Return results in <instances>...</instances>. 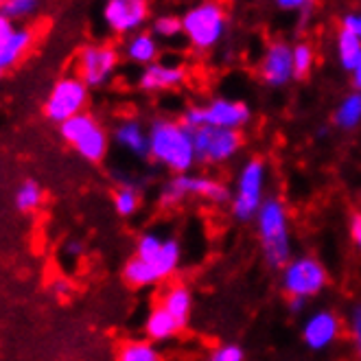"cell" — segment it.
<instances>
[{
	"label": "cell",
	"instance_id": "cell-32",
	"mask_svg": "<svg viewBox=\"0 0 361 361\" xmlns=\"http://www.w3.org/2000/svg\"><path fill=\"white\" fill-rule=\"evenodd\" d=\"M348 326H350V335H353V342L357 346V353L361 357V305H357L348 317Z\"/></svg>",
	"mask_w": 361,
	"mask_h": 361
},
{
	"label": "cell",
	"instance_id": "cell-2",
	"mask_svg": "<svg viewBox=\"0 0 361 361\" xmlns=\"http://www.w3.org/2000/svg\"><path fill=\"white\" fill-rule=\"evenodd\" d=\"M257 232L263 259L271 269H283L291 261L289 212L283 200L267 197L257 215Z\"/></svg>",
	"mask_w": 361,
	"mask_h": 361
},
{
	"label": "cell",
	"instance_id": "cell-22",
	"mask_svg": "<svg viewBox=\"0 0 361 361\" xmlns=\"http://www.w3.org/2000/svg\"><path fill=\"white\" fill-rule=\"evenodd\" d=\"M147 263L156 269L160 281L169 279V276H173L176 269L180 267V263H182V245H180V241L173 239V237H164V243H162L160 252Z\"/></svg>",
	"mask_w": 361,
	"mask_h": 361
},
{
	"label": "cell",
	"instance_id": "cell-31",
	"mask_svg": "<svg viewBox=\"0 0 361 361\" xmlns=\"http://www.w3.org/2000/svg\"><path fill=\"white\" fill-rule=\"evenodd\" d=\"M206 361H245V353L239 344H219L208 353Z\"/></svg>",
	"mask_w": 361,
	"mask_h": 361
},
{
	"label": "cell",
	"instance_id": "cell-26",
	"mask_svg": "<svg viewBox=\"0 0 361 361\" xmlns=\"http://www.w3.org/2000/svg\"><path fill=\"white\" fill-rule=\"evenodd\" d=\"M114 210L121 217H132L140 208V188L134 182H121L112 195Z\"/></svg>",
	"mask_w": 361,
	"mask_h": 361
},
{
	"label": "cell",
	"instance_id": "cell-17",
	"mask_svg": "<svg viewBox=\"0 0 361 361\" xmlns=\"http://www.w3.org/2000/svg\"><path fill=\"white\" fill-rule=\"evenodd\" d=\"M112 136H114V142L127 154L142 158V160L149 158V130H147L136 116H127L118 121Z\"/></svg>",
	"mask_w": 361,
	"mask_h": 361
},
{
	"label": "cell",
	"instance_id": "cell-3",
	"mask_svg": "<svg viewBox=\"0 0 361 361\" xmlns=\"http://www.w3.org/2000/svg\"><path fill=\"white\" fill-rule=\"evenodd\" d=\"M228 11L219 3H200L182 13V33L190 51L210 53L228 35Z\"/></svg>",
	"mask_w": 361,
	"mask_h": 361
},
{
	"label": "cell",
	"instance_id": "cell-21",
	"mask_svg": "<svg viewBox=\"0 0 361 361\" xmlns=\"http://www.w3.org/2000/svg\"><path fill=\"white\" fill-rule=\"evenodd\" d=\"M335 57L346 73H353L361 61V39L355 33L339 27L335 33Z\"/></svg>",
	"mask_w": 361,
	"mask_h": 361
},
{
	"label": "cell",
	"instance_id": "cell-25",
	"mask_svg": "<svg viewBox=\"0 0 361 361\" xmlns=\"http://www.w3.org/2000/svg\"><path fill=\"white\" fill-rule=\"evenodd\" d=\"M123 281L130 287H152V285L160 283L156 269L147 261L138 259L136 254L125 263V267H123Z\"/></svg>",
	"mask_w": 361,
	"mask_h": 361
},
{
	"label": "cell",
	"instance_id": "cell-12",
	"mask_svg": "<svg viewBox=\"0 0 361 361\" xmlns=\"http://www.w3.org/2000/svg\"><path fill=\"white\" fill-rule=\"evenodd\" d=\"M152 9L145 0H108L103 7V23L116 35H134L145 31Z\"/></svg>",
	"mask_w": 361,
	"mask_h": 361
},
{
	"label": "cell",
	"instance_id": "cell-13",
	"mask_svg": "<svg viewBox=\"0 0 361 361\" xmlns=\"http://www.w3.org/2000/svg\"><path fill=\"white\" fill-rule=\"evenodd\" d=\"M257 73L269 88H283L293 77V44L287 39H274L265 47Z\"/></svg>",
	"mask_w": 361,
	"mask_h": 361
},
{
	"label": "cell",
	"instance_id": "cell-15",
	"mask_svg": "<svg viewBox=\"0 0 361 361\" xmlns=\"http://www.w3.org/2000/svg\"><path fill=\"white\" fill-rule=\"evenodd\" d=\"M188 79V73L182 63L173 61H156L152 66H147L138 75V88L142 92H166V90H176L184 86Z\"/></svg>",
	"mask_w": 361,
	"mask_h": 361
},
{
	"label": "cell",
	"instance_id": "cell-39",
	"mask_svg": "<svg viewBox=\"0 0 361 361\" xmlns=\"http://www.w3.org/2000/svg\"><path fill=\"white\" fill-rule=\"evenodd\" d=\"M53 287H55L59 293H68V291H71V283H66V281H57Z\"/></svg>",
	"mask_w": 361,
	"mask_h": 361
},
{
	"label": "cell",
	"instance_id": "cell-9",
	"mask_svg": "<svg viewBox=\"0 0 361 361\" xmlns=\"http://www.w3.org/2000/svg\"><path fill=\"white\" fill-rule=\"evenodd\" d=\"M90 101V88L77 75L59 77L44 101V114L49 121L61 125L86 112Z\"/></svg>",
	"mask_w": 361,
	"mask_h": 361
},
{
	"label": "cell",
	"instance_id": "cell-34",
	"mask_svg": "<svg viewBox=\"0 0 361 361\" xmlns=\"http://www.w3.org/2000/svg\"><path fill=\"white\" fill-rule=\"evenodd\" d=\"M307 7H309V0H276V9L287 11V13H295V16Z\"/></svg>",
	"mask_w": 361,
	"mask_h": 361
},
{
	"label": "cell",
	"instance_id": "cell-16",
	"mask_svg": "<svg viewBox=\"0 0 361 361\" xmlns=\"http://www.w3.org/2000/svg\"><path fill=\"white\" fill-rule=\"evenodd\" d=\"M33 44V31L27 27H18L9 18L0 13V63L3 68H11L20 61Z\"/></svg>",
	"mask_w": 361,
	"mask_h": 361
},
{
	"label": "cell",
	"instance_id": "cell-41",
	"mask_svg": "<svg viewBox=\"0 0 361 361\" xmlns=\"http://www.w3.org/2000/svg\"><path fill=\"white\" fill-rule=\"evenodd\" d=\"M5 75V68H3V63H0V77H3Z\"/></svg>",
	"mask_w": 361,
	"mask_h": 361
},
{
	"label": "cell",
	"instance_id": "cell-38",
	"mask_svg": "<svg viewBox=\"0 0 361 361\" xmlns=\"http://www.w3.org/2000/svg\"><path fill=\"white\" fill-rule=\"evenodd\" d=\"M353 77V86H355V92H361V61L357 63V68L350 73Z\"/></svg>",
	"mask_w": 361,
	"mask_h": 361
},
{
	"label": "cell",
	"instance_id": "cell-7",
	"mask_svg": "<svg viewBox=\"0 0 361 361\" xmlns=\"http://www.w3.org/2000/svg\"><path fill=\"white\" fill-rule=\"evenodd\" d=\"M59 134L73 149L88 162H101L110 149V134L97 116L83 112L59 125Z\"/></svg>",
	"mask_w": 361,
	"mask_h": 361
},
{
	"label": "cell",
	"instance_id": "cell-27",
	"mask_svg": "<svg viewBox=\"0 0 361 361\" xmlns=\"http://www.w3.org/2000/svg\"><path fill=\"white\" fill-rule=\"evenodd\" d=\"M152 33L158 42H176L184 37L182 33V16L160 13L152 20Z\"/></svg>",
	"mask_w": 361,
	"mask_h": 361
},
{
	"label": "cell",
	"instance_id": "cell-35",
	"mask_svg": "<svg viewBox=\"0 0 361 361\" xmlns=\"http://www.w3.org/2000/svg\"><path fill=\"white\" fill-rule=\"evenodd\" d=\"M350 237H353L355 247L361 252V212H353V217H350Z\"/></svg>",
	"mask_w": 361,
	"mask_h": 361
},
{
	"label": "cell",
	"instance_id": "cell-5",
	"mask_svg": "<svg viewBox=\"0 0 361 361\" xmlns=\"http://www.w3.org/2000/svg\"><path fill=\"white\" fill-rule=\"evenodd\" d=\"M186 197H197L212 206H224L230 204L232 190L221 180H215L210 176H193V173L171 176L158 190V202L162 208H176Z\"/></svg>",
	"mask_w": 361,
	"mask_h": 361
},
{
	"label": "cell",
	"instance_id": "cell-19",
	"mask_svg": "<svg viewBox=\"0 0 361 361\" xmlns=\"http://www.w3.org/2000/svg\"><path fill=\"white\" fill-rule=\"evenodd\" d=\"M160 307L176 317V322L184 329L193 313V293L186 285H171L160 295Z\"/></svg>",
	"mask_w": 361,
	"mask_h": 361
},
{
	"label": "cell",
	"instance_id": "cell-11",
	"mask_svg": "<svg viewBox=\"0 0 361 361\" xmlns=\"http://www.w3.org/2000/svg\"><path fill=\"white\" fill-rule=\"evenodd\" d=\"M195 158L197 164L219 166L235 158L243 147V132L215 130V127H202L193 132Z\"/></svg>",
	"mask_w": 361,
	"mask_h": 361
},
{
	"label": "cell",
	"instance_id": "cell-40",
	"mask_svg": "<svg viewBox=\"0 0 361 361\" xmlns=\"http://www.w3.org/2000/svg\"><path fill=\"white\" fill-rule=\"evenodd\" d=\"M329 134V127H317V138H324Z\"/></svg>",
	"mask_w": 361,
	"mask_h": 361
},
{
	"label": "cell",
	"instance_id": "cell-18",
	"mask_svg": "<svg viewBox=\"0 0 361 361\" xmlns=\"http://www.w3.org/2000/svg\"><path fill=\"white\" fill-rule=\"evenodd\" d=\"M123 55L125 59L134 63V66H152L160 57V42L154 37L152 31H138L130 35L123 44Z\"/></svg>",
	"mask_w": 361,
	"mask_h": 361
},
{
	"label": "cell",
	"instance_id": "cell-10",
	"mask_svg": "<svg viewBox=\"0 0 361 361\" xmlns=\"http://www.w3.org/2000/svg\"><path fill=\"white\" fill-rule=\"evenodd\" d=\"M329 285L326 267L313 257H298L291 259L281 269V287L287 293V298H315Z\"/></svg>",
	"mask_w": 361,
	"mask_h": 361
},
{
	"label": "cell",
	"instance_id": "cell-29",
	"mask_svg": "<svg viewBox=\"0 0 361 361\" xmlns=\"http://www.w3.org/2000/svg\"><path fill=\"white\" fill-rule=\"evenodd\" d=\"M315 68V51L309 42H298L293 44V77L295 79H307L311 77Z\"/></svg>",
	"mask_w": 361,
	"mask_h": 361
},
{
	"label": "cell",
	"instance_id": "cell-24",
	"mask_svg": "<svg viewBox=\"0 0 361 361\" xmlns=\"http://www.w3.org/2000/svg\"><path fill=\"white\" fill-rule=\"evenodd\" d=\"M333 125L342 132L357 130L361 125V92H350L339 101L333 112Z\"/></svg>",
	"mask_w": 361,
	"mask_h": 361
},
{
	"label": "cell",
	"instance_id": "cell-28",
	"mask_svg": "<svg viewBox=\"0 0 361 361\" xmlns=\"http://www.w3.org/2000/svg\"><path fill=\"white\" fill-rule=\"evenodd\" d=\"M42 197H44V193H42L39 182L37 180H25L23 184L18 186L13 202H16V208L20 212H31V210L39 208Z\"/></svg>",
	"mask_w": 361,
	"mask_h": 361
},
{
	"label": "cell",
	"instance_id": "cell-30",
	"mask_svg": "<svg viewBox=\"0 0 361 361\" xmlns=\"http://www.w3.org/2000/svg\"><path fill=\"white\" fill-rule=\"evenodd\" d=\"M37 9H39L37 0H3V3H0V13L9 18L11 23L35 16Z\"/></svg>",
	"mask_w": 361,
	"mask_h": 361
},
{
	"label": "cell",
	"instance_id": "cell-36",
	"mask_svg": "<svg viewBox=\"0 0 361 361\" xmlns=\"http://www.w3.org/2000/svg\"><path fill=\"white\" fill-rule=\"evenodd\" d=\"M63 250H66V254L71 259H81L83 252H86V245H83L81 239H71L66 245H63Z\"/></svg>",
	"mask_w": 361,
	"mask_h": 361
},
{
	"label": "cell",
	"instance_id": "cell-6",
	"mask_svg": "<svg viewBox=\"0 0 361 361\" xmlns=\"http://www.w3.org/2000/svg\"><path fill=\"white\" fill-rule=\"evenodd\" d=\"M265 186H267V164L261 158H250L247 162H243L230 200V212L239 224L257 219L263 202L267 200Z\"/></svg>",
	"mask_w": 361,
	"mask_h": 361
},
{
	"label": "cell",
	"instance_id": "cell-23",
	"mask_svg": "<svg viewBox=\"0 0 361 361\" xmlns=\"http://www.w3.org/2000/svg\"><path fill=\"white\" fill-rule=\"evenodd\" d=\"M116 361H162V355L158 346L147 337H134L121 342L116 350Z\"/></svg>",
	"mask_w": 361,
	"mask_h": 361
},
{
	"label": "cell",
	"instance_id": "cell-20",
	"mask_svg": "<svg viewBox=\"0 0 361 361\" xmlns=\"http://www.w3.org/2000/svg\"><path fill=\"white\" fill-rule=\"evenodd\" d=\"M180 331H182V326L176 322V317L169 315V311H164L160 305H156L145 320V335L154 344L169 342V339H173Z\"/></svg>",
	"mask_w": 361,
	"mask_h": 361
},
{
	"label": "cell",
	"instance_id": "cell-37",
	"mask_svg": "<svg viewBox=\"0 0 361 361\" xmlns=\"http://www.w3.org/2000/svg\"><path fill=\"white\" fill-rule=\"evenodd\" d=\"M307 302H309V300H302V298H289L287 307H289L291 313H302L305 307H307Z\"/></svg>",
	"mask_w": 361,
	"mask_h": 361
},
{
	"label": "cell",
	"instance_id": "cell-33",
	"mask_svg": "<svg viewBox=\"0 0 361 361\" xmlns=\"http://www.w3.org/2000/svg\"><path fill=\"white\" fill-rule=\"evenodd\" d=\"M339 27L355 33L359 39H361V11H348L342 16V20H339Z\"/></svg>",
	"mask_w": 361,
	"mask_h": 361
},
{
	"label": "cell",
	"instance_id": "cell-14",
	"mask_svg": "<svg viewBox=\"0 0 361 361\" xmlns=\"http://www.w3.org/2000/svg\"><path fill=\"white\" fill-rule=\"evenodd\" d=\"M300 335L309 350H315V353L326 350L337 342L339 335H342V320H339V315L331 309H317L305 317Z\"/></svg>",
	"mask_w": 361,
	"mask_h": 361
},
{
	"label": "cell",
	"instance_id": "cell-8",
	"mask_svg": "<svg viewBox=\"0 0 361 361\" xmlns=\"http://www.w3.org/2000/svg\"><path fill=\"white\" fill-rule=\"evenodd\" d=\"M121 63V53L110 42H92L81 47L75 59V75L88 88H103L114 79Z\"/></svg>",
	"mask_w": 361,
	"mask_h": 361
},
{
	"label": "cell",
	"instance_id": "cell-1",
	"mask_svg": "<svg viewBox=\"0 0 361 361\" xmlns=\"http://www.w3.org/2000/svg\"><path fill=\"white\" fill-rule=\"evenodd\" d=\"M149 158L169 169L173 176L190 173V169L197 164L193 132L180 121L158 116L149 123Z\"/></svg>",
	"mask_w": 361,
	"mask_h": 361
},
{
	"label": "cell",
	"instance_id": "cell-4",
	"mask_svg": "<svg viewBox=\"0 0 361 361\" xmlns=\"http://www.w3.org/2000/svg\"><path fill=\"white\" fill-rule=\"evenodd\" d=\"M190 132L202 127H215V130H232L243 132L252 123V108L241 99L215 97L204 105H186L180 118Z\"/></svg>",
	"mask_w": 361,
	"mask_h": 361
}]
</instances>
